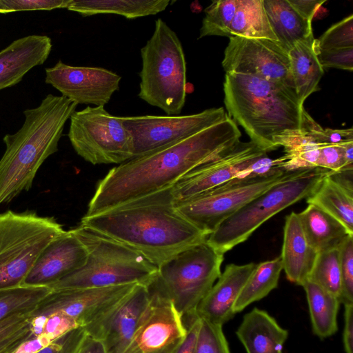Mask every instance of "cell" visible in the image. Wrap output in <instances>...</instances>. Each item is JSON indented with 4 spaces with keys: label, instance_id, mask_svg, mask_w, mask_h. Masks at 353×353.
<instances>
[{
    "label": "cell",
    "instance_id": "obj_1",
    "mask_svg": "<svg viewBox=\"0 0 353 353\" xmlns=\"http://www.w3.org/2000/svg\"><path fill=\"white\" fill-rule=\"evenodd\" d=\"M241 133L229 117L193 135L111 169L90 199L89 216L125 205L170 188L185 174L220 154Z\"/></svg>",
    "mask_w": 353,
    "mask_h": 353
},
{
    "label": "cell",
    "instance_id": "obj_2",
    "mask_svg": "<svg viewBox=\"0 0 353 353\" xmlns=\"http://www.w3.org/2000/svg\"><path fill=\"white\" fill-rule=\"evenodd\" d=\"M80 225L131 248L157 268L208 237L176 210L170 188L83 216Z\"/></svg>",
    "mask_w": 353,
    "mask_h": 353
},
{
    "label": "cell",
    "instance_id": "obj_3",
    "mask_svg": "<svg viewBox=\"0 0 353 353\" xmlns=\"http://www.w3.org/2000/svg\"><path fill=\"white\" fill-rule=\"evenodd\" d=\"M77 105L62 95L48 94L37 107L23 111L24 123L17 132L3 137L0 205L32 188L41 165L57 151L65 124Z\"/></svg>",
    "mask_w": 353,
    "mask_h": 353
},
{
    "label": "cell",
    "instance_id": "obj_4",
    "mask_svg": "<svg viewBox=\"0 0 353 353\" xmlns=\"http://www.w3.org/2000/svg\"><path fill=\"white\" fill-rule=\"evenodd\" d=\"M224 103L228 116L245 130L250 141L268 152L276 137L304 128L308 113L295 92L254 75L225 73Z\"/></svg>",
    "mask_w": 353,
    "mask_h": 353
},
{
    "label": "cell",
    "instance_id": "obj_5",
    "mask_svg": "<svg viewBox=\"0 0 353 353\" xmlns=\"http://www.w3.org/2000/svg\"><path fill=\"white\" fill-rule=\"evenodd\" d=\"M72 232L88 251L85 263L48 288L52 290L127 284L149 285L158 268L131 248L79 225Z\"/></svg>",
    "mask_w": 353,
    "mask_h": 353
},
{
    "label": "cell",
    "instance_id": "obj_6",
    "mask_svg": "<svg viewBox=\"0 0 353 353\" xmlns=\"http://www.w3.org/2000/svg\"><path fill=\"white\" fill-rule=\"evenodd\" d=\"M139 97L168 115H178L185 103L186 62L181 43L161 19L141 49Z\"/></svg>",
    "mask_w": 353,
    "mask_h": 353
},
{
    "label": "cell",
    "instance_id": "obj_7",
    "mask_svg": "<svg viewBox=\"0 0 353 353\" xmlns=\"http://www.w3.org/2000/svg\"><path fill=\"white\" fill-rule=\"evenodd\" d=\"M331 171L314 168L292 172L290 176L252 199L225 219L207 237L222 254L246 241L270 218L300 200L309 197Z\"/></svg>",
    "mask_w": 353,
    "mask_h": 353
},
{
    "label": "cell",
    "instance_id": "obj_8",
    "mask_svg": "<svg viewBox=\"0 0 353 353\" xmlns=\"http://www.w3.org/2000/svg\"><path fill=\"white\" fill-rule=\"evenodd\" d=\"M65 232L54 217L34 211L0 213V290L22 286L43 249Z\"/></svg>",
    "mask_w": 353,
    "mask_h": 353
},
{
    "label": "cell",
    "instance_id": "obj_9",
    "mask_svg": "<svg viewBox=\"0 0 353 353\" xmlns=\"http://www.w3.org/2000/svg\"><path fill=\"white\" fill-rule=\"evenodd\" d=\"M223 256L205 240L159 266L153 283L183 319L191 321L196 316L197 306L219 277Z\"/></svg>",
    "mask_w": 353,
    "mask_h": 353
},
{
    "label": "cell",
    "instance_id": "obj_10",
    "mask_svg": "<svg viewBox=\"0 0 353 353\" xmlns=\"http://www.w3.org/2000/svg\"><path fill=\"white\" fill-rule=\"evenodd\" d=\"M292 172L279 170L257 177L234 178L214 188L176 201L174 207L208 236L241 208Z\"/></svg>",
    "mask_w": 353,
    "mask_h": 353
},
{
    "label": "cell",
    "instance_id": "obj_11",
    "mask_svg": "<svg viewBox=\"0 0 353 353\" xmlns=\"http://www.w3.org/2000/svg\"><path fill=\"white\" fill-rule=\"evenodd\" d=\"M68 138L75 152L93 164L122 163L133 159V143L121 117L104 106H88L70 118Z\"/></svg>",
    "mask_w": 353,
    "mask_h": 353
},
{
    "label": "cell",
    "instance_id": "obj_12",
    "mask_svg": "<svg viewBox=\"0 0 353 353\" xmlns=\"http://www.w3.org/2000/svg\"><path fill=\"white\" fill-rule=\"evenodd\" d=\"M137 285L51 290L28 315L63 314L84 328L88 336L97 338L103 323Z\"/></svg>",
    "mask_w": 353,
    "mask_h": 353
},
{
    "label": "cell",
    "instance_id": "obj_13",
    "mask_svg": "<svg viewBox=\"0 0 353 353\" xmlns=\"http://www.w3.org/2000/svg\"><path fill=\"white\" fill-rule=\"evenodd\" d=\"M225 109L212 108L188 115L121 117L133 143V158L177 142L228 117Z\"/></svg>",
    "mask_w": 353,
    "mask_h": 353
},
{
    "label": "cell",
    "instance_id": "obj_14",
    "mask_svg": "<svg viewBox=\"0 0 353 353\" xmlns=\"http://www.w3.org/2000/svg\"><path fill=\"white\" fill-rule=\"evenodd\" d=\"M222 66L225 73L254 75L295 91L288 52L276 41L229 37Z\"/></svg>",
    "mask_w": 353,
    "mask_h": 353
},
{
    "label": "cell",
    "instance_id": "obj_15",
    "mask_svg": "<svg viewBox=\"0 0 353 353\" xmlns=\"http://www.w3.org/2000/svg\"><path fill=\"white\" fill-rule=\"evenodd\" d=\"M268 152L250 141H239L213 159L200 165L170 187L175 202L223 185Z\"/></svg>",
    "mask_w": 353,
    "mask_h": 353
},
{
    "label": "cell",
    "instance_id": "obj_16",
    "mask_svg": "<svg viewBox=\"0 0 353 353\" xmlns=\"http://www.w3.org/2000/svg\"><path fill=\"white\" fill-rule=\"evenodd\" d=\"M148 286L150 305L123 353H156L175 347L186 336L188 328L172 302L153 281Z\"/></svg>",
    "mask_w": 353,
    "mask_h": 353
},
{
    "label": "cell",
    "instance_id": "obj_17",
    "mask_svg": "<svg viewBox=\"0 0 353 353\" xmlns=\"http://www.w3.org/2000/svg\"><path fill=\"white\" fill-rule=\"evenodd\" d=\"M45 82L79 104L104 106L119 89L121 77L101 67L73 66L59 61L45 69Z\"/></svg>",
    "mask_w": 353,
    "mask_h": 353
},
{
    "label": "cell",
    "instance_id": "obj_18",
    "mask_svg": "<svg viewBox=\"0 0 353 353\" xmlns=\"http://www.w3.org/2000/svg\"><path fill=\"white\" fill-rule=\"evenodd\" d=\"M88 251L72 230L52 241L41 252L22 286L49 287L81 268Z\"/></svg>",
    "mask_w": 353,
    "mask_h": 353
},
{
    "label": "cell",
    "instance_id": "obj_19",
    "mask_svg": "<svg viewBox=\"0 0 353 353\" xmlns=\"http://www.w3.org/2000/svg\"><path fill=\"white\" fill-rule=\"evenodd\" d=\"M151 294L148 285L137 284L101 325L97 339L106 353H123L148 309Z\"/></svg>",
    "mask_w": 353,
    "mask_h": 353
},
{
    "label": "cell",
    "instance_id": "obj_20",
    "mask_svg": "<svg viewBox=\"0 0 353 353\" xmlns=\"http://www.w3.org/2000/svg\"><path fill=\"white\" fill-rule=\"evenodd\" d=\"M256 264L230 263L202 299L196 310V316L223 326L236 314L234 303Z\"/></svg>",
    "mask_w": 353,
    "mask_h": 353
},
{
    "label": "cell",
    "instance_id": "obj_21",
    "mask_svg": "<svg viewBox=\"0 0 353 353\" xmlns=\"http://www.w3.org/2000/svg\"><path fill=\"white\" fill-rule=\"evenodd\" d=\"M52 47L49 37L32 34L14 40L0 51V90L19 83L31 69L42 65Z\"/></svg>",
    "mask_w": 353,
    "mask_h": 353
},
{
    "label": "cell",
    "instance_id": "obj_22",
    "mask_svg": "<svg viewBox=\"0 0 353 353\" xmlns=\"http://www.w3.org/2000/svg\"><path fill=\"white\" fill-rule=\"evenodd\" d=\"M317 255L305 238L298 213L291 212L285 217L280 256L287 279L302 285L307 280Z\"/></svg>",
    "mask_w": 353,
    "mask_h": 353
},
{
    "label": "cell",
    "instance_id": "obj_23",
    "mask_svg": "<svg viewBox=\"0 0 353 353\" xmlns=\"http://www.w3.org/2000/svg\"><path fill=\"white\" fill-rule=\"evenodd\" d=\"M236 334L247 353H282L288 336L275 319L257 307L243 316Z\"/></svg>",
    "mask_w": 353,
    "mask_h": 353
},
{
    "label": "cell",
    "instance_id": "obj_24",
    "mask_svg": "<svg viewBox=\"0 0 353 353\" xmlns=\"http://www.w3.org/2000/svg\"><path fill=\"white\" fill-rule=\"evenodd\" d=\"M307 242L320 253L339 248L350 234L336 219L320 208L308 204L298 214Z\"/></svg>",
    "mask_w": 353,
    "mask_h": 353
},
{
    "label": "cell",
    "instance_id": "obj_25",
    "mask_svg": "<svg viewBox=\"0 0 353 353\" xmlns=\"http://www.w3.org/2000/svg\"><path fill=\"white\" fill-rule=\"evenodd\" d=\"M314 35L296 43L289 51L290 69L296 94L301 104L319 90V83L323 75L314 49Z\"/></svg>",
    "mask_w": 353,
    "mask_h": 353
},
{
    "label": "cell",
    "instance_id": "obj_26",
    "mask_svg": "<svg viewBox=\"0 0 353 353\" xmlns=\"http://www.w3.org/2000/svg\"><path fill=\"white\" fill-rule=\"evenodd\" d=\"M263 4L278 42L288 52L313 35L312 22L302 17L289 0H263Z\"/></svg>",
    "mask_w": 353,
    "mask_h": 353
},
{
    "label": "cell",
    "instance_id": "obj_27",
    "mask_svg": "<svg viewBox=\"0 0 353 353\" xmlns=\"http://www.w3.org/2000/svg\"><path fill=\"white\" fill-rule=\"evenodd\" d=\"M274 146H283L284 155L276 159L279 169L292 172L317 168L321 143L305 128L287 130L275 137Z\"/></svg>",
    "mask_w": 353,
    "mask_h": 353
},
{
    "label": "cell",
    "instance_id": "obj_28",
    "mask_svg": "<svg viewBox=\"0 0 353 353\" xmlns=\"http://www.w3.org/2000/svg\"><path fill=\"white\" fill-rule=\"evenodd\" d=\"M170 3L169 0H71L67 9L83 17L114 14L135 19L157 14Z\"/></svg>",
    "mask_w": 353,
    "mask_h": 353
},
{
    "label": "cell",
    "instance_id": "obj_29",
    "mask_svg": "<svg viewBox=\"0 0 353 353\" xmlns=\"http://www.w3.org/2000/svg\"><path fill=\"white\" fill-rule=\"evenodd\" d=\"M329 174L307 198V203L330 214L353 235V192L336 183L329 176Z\"/></svg>",
    "mask_w": 353,
    "mask_h": 353
},
{
    "label": "cell",
    "instance_id": "obj_30",
    "mask_svg": "<svg viewBox=\"0 0 353 353\" xmlns=\"http://www.w3.org/2000/svg\"><path fill=\"white\" fill-rule=\"evenodd\" d=\"M301 286L305 291L314 333L321 339L333 335L338 330L339 299L308 280Z\"/></svg>",
    "mask_w": 353,
    "mask_h": 353
},
{
    "label": "cell",
    "instance_id": "obj_31",
    "mask_svg": "<svg viewBox=\"0 0 353 353\" xmlns=\"http://www.w3.org/2000/svg\"><path fill=\"white\" fill-rule=\"evenodd\" d=\"M230 32V37L268 39L278 41L269 22L263 0H238Z\"/></svg>",
    "mask_w": 353,
    "mask_h": 353
},
{
    "label": "cell",
    "instance_id": "obj_32",
    "mask_svg": "<svg viewBox=\"0 0 353 353\" xmlns=\"http://www.w3.org/2000/svg\"><path fill=\"white\" fill-rule=\"evenodd\" d=\"M282 270L280 256L256 264L234 303V312H241L276 288Z\"/></svg>",
    "mask_w": 353,
    "mask_h": 353
},
{
    "label": "cell",
    "instance_id": "obj_33",
    "mask_svg": "<svg viewBox=\"0 0 353 353\" xmlns=\"http://www.w3.org/2000/svg\"><path fill=\"white\" fill-rule=\"evenodd\" d=\"M51 290L48 287L28 286L0 290V321L29 314Z\"/></svg>",
    "mask_w": 353,
    "mask_h": 353
},
{
    "label": "cell",
    "instance_id": "obj_34",
    "mask_svg": "<svg viewBox=\"0 0 353 353\" xmlns=\"http://www.w3.org/2000/svg\"><path fill=\"white\" fill-rule=\"evenodd\" d=\"M307 280L340 298L339 248L318 253Z\"/></svg>",
    "mask_w": 353,
    "mask_h": 353
},
{
    "label": "cell",
    "instance_id": "obj_35",
    "mask_svg": "<svg viewBox=\"0 0 353 353\" xmlns=\"http://www.w3.org/2000/svg\"><path fill=\"white\" fill-rule=\"evenodd\" d=\"M238 0L214 1L204 12L205 17L199 31V39L207 36L230 37V28L234 19Z\"/></svg>",
    "mask_w": 353,
    "mask_h": 353
},
{
    "label": "cell",
    "instance_id": "obj_36",
    "mask_svg": "<svg viewBox=\"0 0 353 353\" xmlns=\"http://www.w3.org/2000/svg\"><path fill=\"white\" fill-rule=\"evenodd\" d=\"M353 48V14L332 25L314 41V48L332 50Z\"/></svg>",
    "mask_w": 353,
    "mask_h": 353
},
{
    "label": "cell",
    "instance_id": "obj_37",
    "mask_svg": "<svg viewBox=\"0 0 353 353\" xmlns=\"http://www.w3.org/2000/svg\"><path fill=\"white\" fill-rule=\"evenodd\" d=\"M195 353H231L223 326L200 319Z\"/></svg>",
    "mask_w": 353,
    "mask_h": 353
},
{
    "label": "cell",
    "instance_id": "obj_38",
    "mask_svg": "<svg viewBox=\"0 0 353 353\" xmlns=\"http://www.w3.org/2000/svg\"><path fill=\"white\" fill-rule=\"evenodd\" d=\"M29 320L32 336L46 334L56 339L71 330L81 327L74 320L61 314L47 317H29Z\"/></svg>",
    "mask_w": 353,
    "mask_h": 353
},
{
    "label": "cell",
    "instance_id": "obj_39",
    "mask_svg": "<svg viewBox=\"0 0 353 353\" xmlns=\"http://www.w3.org/2000/svg\"><path fill=\"white\" fill-rule=\"evenodd\" d=\"M341 270L340 302L353 304V236H348L339 247Z\"/></svg>",
    "mask_w": 353,
    "mask_h": 353
},
{
    "label": "cell",
    "instance_id": "obj_40",
    "mask_svg": "<svg viewBox=\"0 0 353 353\" xmlns=\"http://www.w3.org/2000/svg\"><path fill=\"white\" fill-rule=\"evenodd\" d=\"M304 128L307 129L312 137L321 144H341L353 141V130L349 129H323L309 114L305 122Z\"/></svg>",
    "mask_w": 353,
    "mask_h": 353
},
{
    "label": "cell",
    "instance_id": "obj_41",
    "mask_svg": "<svg viewBox=\"0 0 353 353\" xmlns=\"http://www.w3.org/2000/svg\"><path fill=\"white\" fill-rule=\"evenodd\" d=\"M71 0H0V13L67 8Z\"/></svg>",
    "mask_w": 353,
    "mask_h": 353
},
{
    "label": "cell",
    "instance_id": "obj_42",
    "mask_svg": "<svg viewBox=\"0 0 353 353\" xmlns=\"http://www.w3.org/2000/svg\"><path fill=\"white\" fill-rule=\"evenodd\" d=\"M86 335L83 327L71 330L36 353H77Z\"/></svg>",
    "mask_w": 353,
    "mask_h": 353
},
{
    "label": "cell",
    "instance_id": "obj_43",
    "mask_svg": "<svg viewBox=\"0 0 353 353\" xmlns=\"http://www.w3.org/2000/svg\"><path fill=\"white\" fill-rule=\"evenodd\" d=\"M315 51L323 68H335L352 71L353 48L332 50L315 49Z\"/></svg>",
    "mask_w": 353,
    "mask_h": 353
},
{
    "label": "cell",
    "instance_id": "obj_44",
    "mask_svg": "<svg viewBox=\"0 0 353 353\" xmlns=\"http://www.w3.org/2000/svg\"><path fill=\"white\" fill-rule=\"evenodd\" d=\"M345 163L341 144H321L317 168L337 172L344 169Z\"/></svg>",
    "mask_w": 353,
    "mask_h": 353
},
{
    "label": "cell",
    "instance_id": "obj_45",
    "mask_svg": "<svg viewBox=\"0 0 353 353\" xmlns=\"http://www.w3.org/2000/svg\"><path fill=\"white\" fill-rule=\"evenodd\" d=\"M29 325L28 314H16L0 321V343L21 332Z\"/></svg>",
    "mask_w": 353,
    "mask_h": 353
},
{
    "label": "cell",
    "instance_id": "obj_46",
    "mask_svg": "<svg viewBox=\"0 0 353 353\" xmlns=\"http://www.w3.org/2000/svg\"><path fill=\"white\" fill-rule=\"evenodd\" d=\"M200 327V319H192L187 325L185 337L173 349L171 353H195L196 339Z\"/></svg>",
    "mask_w": 353,
    "mask_h": 353
},
{
    "label": "cell",
    "instance_id": "obj_47",
    "mask_svg": "<svg viewBox=\"0 0 353 353\" xmlns=\"http://www.w3.org/2000/svg\"><path fill=\"white\" fill-rule=\"evenodd\" d=\"M289 1L302 17L312 22L316 13L326 0H289Z\"/></svg>",
    "mask_w": 353,
    "mask_h": 353
},
{
    "label": "cell",
    "instance_id": "obj_48",
    "mask_svg": "<svg viewBox=\"0 0 353 353\" xmlns=\"http://www.w3.org/2000/svg\"><path fill=\"white\" fill-rule=\"evenodd\" d=\"M343 341L345 353H353V304L344 305Z\"/></svg>",
    "mask_w": 353,
    "mask_h": 353
},
{
    "label": "cell",
    "instance_id": "obj_49",
    "mask_svg": "<svg viewBox=\"0 0 353 353\" xmlns=\"http://www.w3.org/2000/svg\"><path fill=\"white\" fill-rule=\"evenodd\" d=\"M54 340L55 339L46 334L32 336L21 344L13 353H36Z\"/></svg>",
    "mask_w": 353,
    "mask_h": 353
},
{
    "label": "cell",
    "instance_id": "obj_50",
    "mask_svg": "<svg viewBox=\"0 0 353 353\" xmlns=\"http://www.w3.org/2000/svg\"><path fill=\"white\" fill-rule=\"evenodd\" d=\"M32 336V331L29 326L21 332L0 343V353H11L14 352L21 344Z\"/></svg>",
    "mask_w": 353,
    "mask_h": 353
},
{
    "label": "cell",
    "instance_id": "obj_51",
    "mask_svg": "<svg viewBox=\"0 0 353 353\" xmlns=\"http://www.w3.org/2000/svg\"><path fill=\"white\" fill-rule=\"evenodd\" d=\"M77 353H106V351L102 341L87 334Z\"/></svg>",
    "mask_w": 353,
    "mask_h": 353
},
{
    "label": "cell",
    "instance_id": "obj_52",
    "mask_svg": "<svg viewBox=\"0 0 353 353\" xmlns=\"http://www.w3.org/2000/svg\"><path fill=\"white\" fill-rule=\"evenodd\" d=\"M329 176L346 190L353 192V170L331 171Z\"/></svg>",
    "mask_w": 353,
    "mask_h": 353
},
{
    "label": "cell",
    "instance_id": "obj_53",
    "mask_svg": "<svg viewBox=\"0 0 353 353\" xmlns=\"http://www.w3.org/2000/svg\"><path fill=\"white\" fill-rule=\"evenodd\" d=\"M341 148L345 163L343 170H353V141L341 143Z\"/></svg>",
    "mask_w": 353,
    "mask_h": 353
},
{
    "label": "cell",
    "instance_id": "obj_54",
    "mask_svg": "<svg viewBox=\"0 0 353 353\" xmlns=\"http://www.w3.org/2000/svg\"><path fill=\"white\" fill-rule=\"evenodd\" d=\"M176 346H175V347H176ZM175 347H171V348H168V349H166V350H162V351H160V352H156V353H171V352L173 350V349H174Z\"/></svg>",
    "mask_w": 353,
    "mask_h": 353
},
{
    "label": "cell",
    "instance_id": "obj_55",
    "mask_svg": "<svg viewBox=\"0 0 353 353\" xmlns=\"http://www.w3.org/2000/svg\"><path fill=\"white\" fill-rule=\"evenodd\" d=\"M13 352H11V353H13Z\"/></svg>",
    "mask_w": 353,
    "mask_h": 353
}]
</instances>
